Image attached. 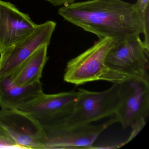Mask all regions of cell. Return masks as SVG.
Here are the masks:
<instances>
[{
    "label": "cell",
    "mask_w": 149,
    "mask_h": 149,
    "mask_svg": "<svg viewBox=\"0 0 149 149\" xmlns=\"http://www.w3.org/2000/svg\"><path fill=\"white\" fill-rule=\"evenodd\" d=\"M58 14L99 39L109 38L116 43L143 34V42L149 47V36L135 4L122 0H89L62 6Z\"/></svg>",
    "instance_id": "obj_1"
},
{
    "label": "cell",
    "mask_w": 149,
    "mask_h": 149,
    "mask_svg": "<svg viewBox=\"0 0 149 149\" xmlns=\"http://www.w3.org/2000/svg\"><path fill=\"white\" fill-rule=\"evenodd\" d=\"M114 42L109 38L99 39L94 45L67 63L63 80L78 85L95 81L120 83L130 77L114 71L105 63Z\"/></svg>",
    "instance_id": "obj_2"
},
{
    "label": "cell",
    "mask_w": 149,
    "mask_h": 149,
    "mask_svg": "<svg viewBox=\"0 0 149 149\" xmlns=\"http://www.w3.org/2000/svg\"><path fill=\"white\" fill-rule=\"evenodd\" d=\"M149 115V81L129 77L121 82L119 102L114 118L123 130L130 127L128 139L121 146L133 139L146 125Z\"/></svg>",
    "instance_id": "obj_3"
},
{
    "label": "cell",
    "mask_w": 149,
    "mask_h": 149,
    "mask_svg": "<svg viewBox=\"0 0 149 149\" xmlns=\"http://www.w3.org/2000/svg\"><path fill=\"white\" fill-rule=\"evenodd\" d=\"M120 83L100 92L78 89L74 109L63 123L67 126L91 124L115 116L119 102Z\"/></svg>",
    "instance_id": "obj_4"
},
{
    "label": "cell",
    "mask_w": 149,
    "mask_h": 149,
    "mask_svg": "<svg viewBox=\"0 0 149 149\" xmlns=\"http://www.w3.org/2000/svg\"><path fill=\"white\" fill-rule=\"evenodd\" d=\"M105 63L114 71L149 81V47L140 36L114 43L107 54Z\"/></svg>",
    "instance_id": "obj_5"
},
{
    "label": "cell",
    "mask_w": 149,
    "mask_h": 149,
    "mask_svg": "<svg viewBox=\"0 0 149 149\" xmlns=\"http://www.w3.org/2000/svg\"><path fill=\"white\" fill-rule=\"evenodd\" d=\"M116 123L113 116L99 125L67 126L63 123L42 126L46 136L43 149H92L100 134Z\"/></svg>",
    "instance_id": "obj_6"
},
{
    "label": "cell",
    "mask_w": 149,
    "mask_h": 149,
    "mask_svg": "<svg viewBox=\"0 0 149 149\" xmlns=\"http://www.w3.org/2000/svg\"><path fill=\"white\" fill-rule=\"evenodd\" d=\"M0 129L22 149H43L46 136L40 123L22 111L0 110Z\"/></svg>",
    "instance_id": "obj_7"
},
{
    "label": "cell",
    "mask_w": 149,
    "mask_h": 149,
    "mask_svg": "<svg viewBox=\"0 0 149 149\" xmlns=\"http://www.w3.org/2000/svg\"><path fill=\"white\" fill-rule=\"evenodd\" d=\"M77 91L43 92L19 109L39 120L42 126L63 123L74 111Z\"/></svg>",
    "instance_id": "obj_8"
},
{
    "label": "cell",
    "mask_w": 149,
    "mask_h": 149,
    "mask_svg": "<svg viewBox=\"0 0 149 149\" xmlns=\"http://www.w3.org/2000/svg\"><path fill=\"white\" fill-rule=\"evenodd\" d=\"M56 24L48 21L37 25L33 30L14 46L0 53V79L12 74L38 48L50 44Z\"/></svg>",
    "instance_id": "obj_9"
},
{
    "label": "cell",
    "mask_w": 149,
    "mask_h": 149,
    "mask_svg": "<svg viewBox=\"0 0 149 149\" xmlns=\"http://www.w3.org/2000/svg\"><path fill=\"white\" fill-rule=\"evenodd\" d=\"M36 26L29 15L11 2L0 0V53L19 42Z\"/></svg>",
    "instance_id": "obj_10"
},
{
    "label": "cell",
    "mask_w": 149,
    "mask_h": 149,
    "mask_svg": "<svg viewBox=\"0 0 149 149\" xmlns=\"http://www.w3.org/2000/svg\"><path fill=\"white\" fill-rule=\"evenodd\" d=\"M42 93L41 81L27 86H20L14 82L11 75L0 79L1 109H19Z\"/></svg>",
    "instance_id": "obj_11"
},
{
    "label": "cell",
    "mask_w": 149,
    "mask_h": 149,
    "mask_svg": "<svg viewBox=\"0 0 149 149\" xmlns=\"http://www.w3.org/2000/svg\"><path fill=\"white\" fill-rule=\"evenodd\" d=\"M48 46L38 48L11 75L14 82L20 86H27L40 82L44 67L48 60Z\"/></svg>",
    "instance_id": "obj_12"
},
{
    "label": "cell",
    "mask_w": 149,
    "mask_h": 149,
    "mask_svg": "<svg viewBox=\"0 0 149 149\" xmlns=\"http://www.w3.org/2000/svg\"><path fill=\"white\" fill-rule=\"evenodd\" d=\"M149 0H137L135 5L143 22L146 33L149 36Z\"/></svg>",
    "instance_id": "obj_13"
},
{
    "label": "cell",
    "mask_w": 149,
    "mask_h": 149,
    "mask_svg": "<svg viewBox=\"0 0 149 149\" xmlns=\"http://www.w3.org/2000/svg\"><path fill=\"white\" fill-rule=\"evenodd\" d=\"M0 149H22L13 139L6 134L0 136Z\"/></svg>",
    "instance_id": "obj_14"
},
{
    "label": "cell",
    "mask_w": 149,
    "mask_h": 149,
    "mask_svg": "<svg viewBox=\"0 0 149 149\" xmlns=\"http://www.w3.org/2000/svg\"><path fill=\"white\" fill-rule=\"evenodd\" d=\"M55 6H68L74 3L76 0H45Z\"/></svg>",
    "instance_id": "obj_15"
},
{
    "label": "cell",
    "mask_w": 149,
    "mask_h": 149,
    "mask_svg": "<svg viewBox=\"0 0 149 149\" xmlns=\"http://www.w3.org/2000/svg\"><path fill=\"white\" fill-rule=\"evenodd\" d=\"M3 134H3V132H2V131L0 130V136H1V135H3Z\"/></svg>",
    "instance_id": "obj_16"
}]
</instances>
